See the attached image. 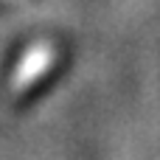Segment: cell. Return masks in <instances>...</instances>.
<instances>
[{"label":"cell","mask_w":160,"mask_h":160,"mask_svg":"<svg viewBox=\"0 0 160 160\" xmlns=\"http://www.w3.org/2000/svg\"><path fill=\"white\" fill-rule=\"evenodd\" d=\"M51 59H53V51H51L48 45L31 48V51L25 53V59L20 62V70H17V76L11 79V87H14V90H25V87L51 65Z\"/></svg>","instance_id":"cell-1"}]
</instances>
